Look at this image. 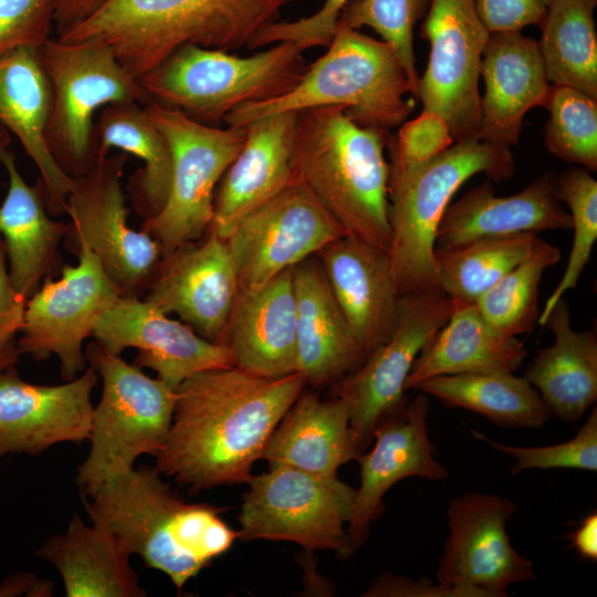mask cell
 Instances as JSON below:
<instances>
[{
    "label": "cell",
    "instance_id": "cell-32",
    "mask_svg": "<svg viewBox=\"0 0 597 597\" xmlns=\"http://www.w3.org/2000/svg\"><path fill=\"white\" fill-rule=\"evenodd\" d=\"M35 555L60 573L67 597H144L130 554L108 531L74 513L66 531L48 538Z\"/></svg>",
    "mask_w": 597,
    "mask_h": 597
},
{
    "label": "cell",
    "instance_id": "cell-9",
    "mask_svg": "<svg viewBox=\"0 0 597 597\" xmlns=\"http://www.w3.org/2000/svg\"><path fill=\"white\" fill-rule=\"evenodd\" d=\"M39 51L52 91L45 129L48 148L65 174L84 175L96 163V112L112 104L135 102L145 106L151 101L102 42L51 38Z\"/></svg>",
    "mask_w": 597,
    "mask_h": 597
},
{
    "label": "cell",
    "instance_id": "cell-29",
    "mask_svg": "<svg viewBox=\"0 0 597 597\" xmlns=\"http://www.w3.org/2000/svg\"><path fill=\"white\" fill-rule=\"evenodd\" d=\"M0 163L9 177L0 206V234L13 289L28 301L55 266L67 223L50 217L40 184L25 182L7 147L0 148Z\"/></svg>",
    "mask_w": 597,
    "mask_h": 597
},
{
    "label": "cell",
    "instance_id": "cell-25",
    "mask_svg": "<svg viewBox=\"0 0 597 597\" xmlns=\"http://www.w3.org/2000/svg\"><path fill=\"white\" fill-rule=\"evenodd\" d=\"M295 121L296 112H283L245 125L244 144L216 189L207 232L226 240L245 216L293 180Z\"/></svg>",
    "mask_w": 597,
    "mask_h": 597
},
{
    "label": "cell",
    "instance_id": "cell-14",
    "mask_svg": "<svg viewBox=\"0 0 597 597\" xmlns=\"http://www.w3.org/2000/svg\"><path fill=\"white\" fill-rule=\"evenodd\" d=\"M452 311V302L438 287L401 295L390 338L342 380L337 394L348 402L349 427L360 454L371 442L376 426L409 402L405 391L411 367Z\"/></svg>",
    "mask_w": 597,
    "mask_h": 597
},
{
    "label": "cell",
    "instance_id": "cell-42",
    "mask_svg": "<svg viewBox=\"0 0 597 597\" xmlns=\"http://www.w3.org/2000/svg\"><path fill=\"white\" fill-rule=\"evenodd\" d=\"M472 434L493 449L515 459L511 474L530 469H577L597 471V408L594 406L574 438L545 447H516L500 443L471 430Z\"/></svg>",
    "mask_w": 597,
    "mask_h": 597
},
{
    "label": "cell",
    "instance_id": "cell-6",
    "mask_svg": "<svg viewBox=\"0 0 597 597\" xmlns=\"http://www.w3.org/2000/svg\"><path fill=\"white\" fill-rule=\"evenodd\" d=\"M515 171L510 147L481 139L455 142L422 164H389L387 251L400 295L438 287L436 234L454 193L471 177L509 180Z\"/></svg>",
    "mask_w": 597,
    "mask_h": 597
},
{
    "label": "cell",
    "instance_id": "cell-38",
    "mask_svg": "<svg viewBox=\"0 0 597 597\" xmlns=\"http://www.w3.org/2000/svg\"><path fill=\"white\" fill-rule=\"evenodd\" d=\"M561 250L537 239L531 253L474 303L482 316L509 336L531 332L537 323L540 284L544 272L559 262Z\"/></svg>",
    "mask_w": 597,
    "mask_h": 597
},
{
    "label": "cell",
    "instance_id": "cell-27",
    "mask_svg": "<svg viewBox=\"0 0 597 597\" xmlns=\"http://www.w3.org/2000/svg\"><path fill=\"white\" fill-rule=\"evenodd\" d=\"M223 344L244 370L266 377L298 373L292 269L239 291Z\"/></svg>",
    "mask_w": 597,
    "mask_h": 597
},
{
    "label": "cell",
    "instance_id": "cell-34",
    "mask_svg": "<svg viewBox=\"0 0 597 597\" xmlns=\"http://www.w3.org/2000/svg\"><path fill=\"white\" fill-rule=\"evenodd\" d=\"M96 160L113 148L144 164L129 178L126 190L135 211L147 219L164 207L170 187L171 154L167 139L135 102L103 107L94 124Z\"/></svg>",
    "mask_w": 597,
    "mask_h": 597
},
{
    "label": "cell",
    "instance_id": "cell-20",
    "mask_svg": "<svg viewBox=\"0 0 597 597\" xmlns=\"http://www.w3.org/2000/svg\"><path fill=\"white\" fill-rule=\"evenodd\" d=\"M97 379L92 366L61 385L28 383L14 366L0 373V458L88 440Z\"/></svg>",
    "mask_w": 597,
    "mask_h": 597
},
{
    "label": "cell",
    "instance_id": "cell-1",
    "mask_svg": "<svg viewBox=\"0 0 597 597\" xmlns=\"http://www.w3.org/2000/svg\"><path fill=\"white\" fill-rule=\"evenodd\" d=\"M305 384L301 373L266 377L237 366L189 377L176 390L170 430L155 467L191 491L248 483Z\"/></svg>",
    "mask_w": 597,
    "mask_h": 597
},
{
    "label": "cell",
    "instance_id": "cell-11",
    "mask_svg": "<svg viewBox=\"0 0 597 597\" xmlns=\"http://www.w3.org/2000/svg\"><path fill=\"white\" fill-rule=\"evenodd\" d=\"M239 516V538L286 541L306 551L353 555L347 528L356 489L337 475L324 476L289 467L252 475Z\"/></svg>",
    "mask_w": 597,
    "mask_h": 597
},
{
    "label": "cell",
    "instance_id": "cell-4",
    "mask_svg": "<svg viewBox=\"0 0 597 597\" xmlns=\"http://www.w3.org/2000/svg\"><path fill=\"white\" fill-rule=\"evenodd\" d=\"M294 0H107L56 38L106 44L139 78L185 44L233 51L251 45Z\"/></svg>",
    "mask_w": 597,
    "mask_h": 597
},
{
    "label": "cell",
    "instance_id": "cell-40",
    "mask_svg": "<svg viewBox=\"0 0 597 597\" xmlns=\"http://www.w3.org/2000/svg\"><path fill=\"white\" fill-rule=\"evenodd\" d=\"M557 193L569 209L573 243L567 265L547 297L537 323L542 326L554 304L576 287L597 240V180L583 167L573 166L556 175Z\"/></svg>",
    "mask_w": 597,
    "mask_h": 597
},
{
    "label": "cell",
    "instance_id": "cell-19",
    "mask_svg": "<svg viewBox=\"0 0 597 597\" xmlns=\"http://www.w3.org/2000/svg\"><path fill=\"white\" fill-rule=\"evenodd\" d=\"M239 293L238 277L224 239L208 232L163 255L144 300L175 314L208 341L223 344Z\"/></svg>",
    "mask_w": 597,
    "mask_h": 597
},
{
    "label": "cell",
    "instance_id": "cell-28",
    "mask_svg": "<svg viewBox=\"0 0 597 597\" xmlns=\"http://www.w3.org/2000/svg\"><path fill=\"white\" fill-rule=\"evenodd\" d=\"M296 306L297 371L313 385L346 377L365 357L329 287L322 266L292 268Z\"/></svg>",
    "mask_w": 597,
    "mask_h": 597
},
{
    "label": "cell",
    "instance_id": "cell-52",
    "mask_svg": "<svg viewBox=\"0 0 597 597\" xmlns=\"http://www.w3.org/2000/svg\"><path fill=\"white\" fill-rule=\"evenodd\" d=\"M20 355L15 338L0 341V373L14 366L19 360Z\"/></svg>",
    "mask_w": 597,
    "mask_h": 597
},
{
    "label": "cell",
    "instance_id": "cell-15",
    "mask_svg": "<svg viewBox=\"0 0 597 597\" xmlns=\"http://www.w3.org/2000/svg\"><path fill=\"white\" fill-rule=\"evenodd\" d=\"M422 20L430 53L417 100L447 121L454 143L479 139L480 65L490 32L475 0H431Z\"/></svg>",
    "mask_w": 597,
    "mask_h": 597
},
{
    "label": "cell",
    "instance_id": "cell-53",
    "mask_svg": "<svg viewBox=\"0 0 597 597\" xmlns=\"http://www.w3.org/2000/svg\"><path fill=\"white\" fill-rule=\"evenodd\" d=\"M10 142V132L0 123V148L7 147Z\"/></svg>",
    "mask_w": 597,
    "mask_h": 597
},
{
    "label": "cell",
    "instance_id": "cell-13",
    "mask_svg": "<svg viewBox=\"0 0 597 597\" xmlns=\"http://www.w3.org/2000/svg\"><path fill=\"white\" fill-rule=\"evenodd\" d=\"M75 255L76 265H63L61 277L44 279L27 301L17 346L41 362L55 355L65 380L86 368L84 342L93 335L100 316L122 296L98 256L88 248Z\"/></svg>",
    "mask_w": 597,
    "mask_h": 597
},
{
    "label": "cell",
    "instance_id": "cell-47",
    "mask_svg": "<svg viewBox=\"0 0 597 597\" xmlns=\"http://www.w3.org/2000/svg\"><path fill=\"white\" fill-rule=\"evenodd\" d=\"M369 597H462L454 588L433 584L429 578L411 579L402 575L384 574L363 594Z\"/></svg>",
    "mask_w": 597,
    "mask_h": 597
},
{
    "label": "cell",
    "instance_id": "cell-24",
    "mask_svg": "<svg viewBox=\"0 0 597 597\" xmlns=\"http://www.w3.org/2000/svg\"><path fill=\"white\" fill-rule=\"evenodd\" d=\"M480 77L484 93L479 139L505 147L517 144L526 113L544 107L551 87L537 41L521 31L491 32Z\"/></svg>",
    "mask_w": 597,
    "mask_h": 597
},
{
    "label": "cell",
    "instance_id": "cell-7",
    "mask_svg": "<svg viewBox=\"0 0 597 597\" xmlns=\"http://www.w3.org/2000/svg\"><path fill=\"white\" fill-rule=\"evenodd\" d=\"M303 52L293 42L250 56L185 44L137 80L151 102L212 126L240 105L293 88L307 69Z\"/></svg>",
    "mask_w": 597,
    "mask_h": 597
},
{
    "label": "cell",
    "instance_id": "cell-36",
    "mask_svg": "<svg viewBox=\"0 0 597 597\" xmlns=\"http://www.w3.org/2000/svg\"><path fill=\"white\" fill-rule=\"evenodd\" d=\"M593 0H552L538 43L551 84L597 98V32Z\"/></svg>",
    "mask_w": 597,
    "mask_h": 597
},
{
    "label": "cell",
    "instance_id": "cell-39",
    "mask_svg": "<svg viewBox=\"0 0 597 597\" xmlns=\"http://www.w3.org/2000/svg\"><path fill=\"white\" fill-rule=\"evenodd\" d=\"M544 107L546 149L555 157L597 170V98L577 88L551 84Z\"/></svg>",
    "mask_w": 597,
    "mask_h": 597
},
{
    "label": "cell",
    "instance_id": "cell-31",
    "mask_svg": "<svg viewBox=\"0 0 597 597\" xmlns=\"http://www.w3.org/2000/svg\"><path fill=\"white\" fill-rule=\"evenodd\" d=\"M542 326L552 331L554 342L536 353L524 377L538 391L551 415L577 421L597 399L596 334L572 327L564 297L554 304Z\"/></svg>",
    "mask_w": 597,
    "mask_h": 597
},
{
    "label": "cell",
    "instance_id": "cell-37",
    "mask_svg": "<svg viewBox=\"0 0 597 597\" xmlns=\"http://www.w3.org/2000/svg\"><path fill=\"white\" fill-rule=\"evenodd\" d=\"M538 237L524 233L482 239L454 248H436L440 289L453 305L474 304L533 250Z\"/></svg>",
    "mask_w": 597,
    "mask_h": 597
},
{
    "label": "cell",
    "instance_id": "cell-44",
    "mask_svg": "<svg viewBox=\"0 0 597 597\" xmlns=\"http://www.w3.org/2000/svg\"><path fill=\"white\" fill-rule=\"evenodd\" d=\"M56 0H0V52L41 46L54 30Z\"/></svg>",
    "mask_w": 597,
    "mask_h": 597
},
{
    "label": "cell",
    "instance_id": "cell-5",
    "mask_svg": "<svg viewBox=\"0 0 597 597\" xmlns=\"http://www.w3.org/2000/svg\"><path fill=\"white\" fill-rule=\"evenodd\" d=\"M409 94L415 96L395 50L338 20L327 51L307 65L293 88L272 100L240 105L223 122L245 126L277 113L342 106L356 124L390 130L411 114Z\"/></svg>",
    "mask_w": 597,
    "mask_h": 597
},
{
    "label": "cell",
    "instance_id": "cell-22",
    "mask_svg": "<svg viewBox=\"0 0 597 597\" xmlns=\"http://www.w3.org/2000/svg\"><path fill=\"white\" fill-rule=\"evenodd\" d=\"M570 228V214L557 193L556 174L545 171L511 196H496L486 180L450 202L437 229L436 248Z\"/></svg>",
    "mask_w": 597,
    "mask_h": 597
},
{
    "label": "cell",
    "instance_id": "cell-45",
    "mask_svg": "<svg viewBox=\"0 0 597 597\" xmlns=\"http://www.w3.org/2000/svg\"><path fill=\"white\" fill-rule=\"evenodd\" d=\"M349 0H325L317 12L295 21L279 20L263 29L249 50L279 42H293L303 51L314 46H328L341 13Z\"/></svg>",
    "mask_w": 597,
    "mask_h": 597
},
{
    "label": "cell",
    "instance_id": "cell-21",
    "mask_svg": "<svg viewBox=\"0 0 597 597\" xmlns=\"http://www.w3.org/2000/svg\"><path fill=\"white\" fill-rule=\"evenodd\" d=\"M428 415V395L419 391L404 410L376 426L373 448L356 459L360 467V483L347 524L354 552L366 542L370 523L381 514L383 498L394 484L409 476L431 481L448 478V471L434 458Z\"/></svg>",
    "mask_w": 597,
    "mask_h": 597
},
{
    "label": "cell",
    "instance_id": "cell-8",
    "mask_svg": "<svg viewBox=\"0 0 597 597\" xmlns=\"http://www.w3.org/2000/svg\"><path fill=\"white\" fill-rule=\"evenodd\" d=\"M85 356L102 379L101 398L92 411L90 450L75 476L82 494L91 495L132 470L139 457L160 452L170 430L177 391L96 342L86 347Z\"/></svg>",
    "mask_w": 597,
    "mask_h": 597
},
{
    "label": "cell",
    "instance_id": "cell-54",
    "mask_svg": "<svg viewBox=\"0 0 597 597\" xmlns=\"http://www.w3.org/2000/svg\"><path fill=\"white\" fill-rule=\"evenodd\" d=\"M593 1L597 2V0H593Z\"/></svg>",
    "mask_w": 597,
    "mask_h": 597
},
{
    "label": "cell",
    "instance_id": "cell-12",
    "mask_svg": "<svg viewBox=\"0 0 597 597\" xmlns=\"http://www.w3.org/2000/svg\"><path fill=\"white\" fill-rule=\"evenodd\" d=\"M125 155L96 160L73 177L65 213L70 217L64 244L76 253L88 248L121 290L122 296L143 297L161 258L156 240L127 221L123 169Z\"/></svg>",
    "mask_w": 597,
    "mask_h": 597
},
{
    "label": "cell",
    "instance_id": "cell-10",
    "mask_svg": "<svg viewBox=\"0 0 597 597\" xmlns=\"http://www.w3.org/2000/svg\"><path fill=\"white\" fill-rule=\"evenodd\" d=\"M144 108L171 154L167 200L140 229L158 242L163 256L208 231L217 185L240 153L247 129L206 125L156 102Z\"/></svg>",
    "mask_w": 597,
    "mask_h": 597
},
{
    "label": "cell",
    "instance_id": "cell-41",
    "mask_svg": "<svg viewBox=\"0 0 597 597\" xmlns=\"http://www.w3.org/2000/svg\"><path fill=\"white\" fill-rule=\"evenodd\" d=\"M431 0H349L339 21L359 30L371 28L397 53L417 98L418 72L413 51V30L425 18Z\"/></svg>",
    "mask_w": 597,
    "mask_h": 597
},
{
    "label": "cell",
    "instance_id": "cell-50",
    "mask_svg": "<svg viewBox=\"0 0 597 597\" xmlns=\"http://www.w3.org/2000/svg\"><path fill=\"white\" fill-rule=\"evenodd\" d=\"M52 580L39 578L33 573H18L0 584V596L49 597L53 595Z\"/></svg>",
    "mask_w": 597,
    "mask_h": 597
},
{
    "label": "cell",
    "instance_id": "cell-49",
    "mask_svg": "<svg viewBox=\"0 0 597 597\" xmlns=\"http://www.w3.org/2000/svg\"><path fill=\"white\" fill-rule=\"evenodd\" d=\"M107 0H56L54 31L56 38L73 30L98 11Z\"/></svg>",
    "mask_w": 597,
    "mask_h": 597
},
{
    "label": "cell",
    "instance_id": "cell-46",
    "mask_svg": "<svg viewBox=\"0 0 597 597\" xmlns=\"http://www.w3.org/2000/svg\"><path fill=\"white\" fill-rule=\"evenodd\" d=\"M552 0H475L478 13L489 30L521 31L540 25Z\"/></svg>",
    "mask_w": 597,
    "mask_h": 597
},
{
    "label": "cell",
    "instance_id": "cell-30",
    "mask_svg": "<svg viewBox=\"0 0 597 597\" xmlns=\"http://www.w3.org/2000/svg\"><path fill=\"white\" fill-rule=\"evenodd\" d=\"M359 451L349 427L347 400H322L316 394H300L270 437L261 459L269 467H289L308 473L335 476Z\"/></svg>",
    "mask_w": 597,
    "mask_h": 597
},
{
    "label": "cell",
    "instance_id": "cell-16",
    "mask_svg": "<svg viewBox=\"0 0 597 597\" xmlns=\"http://www.w3.org/2000/svg\"><path fill=\"white\" fill-rule=\"evenodd\" d=\"M516 511L512 500L499 494L470 492L452 499L437 583L462 597H504L511 585L534 579L533 561L512 546L506 532Z\"/></svg>",
    "mask_w": 597,
    "mask_h": 597
},
{
    "label": "cell",
    "instance_id": "cell-26",
    "mask_svg": "<svg viewBox=\"0 0 597 597\" xmlns=\"http://www.w3.org/2000/svg\"><path fill=\"white\" fill-rule=\"evenodd\" d=\"M39 48L0 52V123L17 136L35 164L49 213L60 216L65 213L73 177L60 168L46 145L52 91Z\"/></svg>",
    "mask_w": 597,
    "mask_h": 597
},
{
    "label": "cell",
    "instance_id": "cell-51",
    "mask_svg": "<svg viewBox=\"0 0 597 597\" xmlns=\"http://www.w3.org/2000/svg\"><path fill=\"white\" fill-rule=\"evenodd\" d=\"M569 546L583 558L597 559V514L591 512L568 535Z\"/></svg>",
    "mask_w": 597,
    "mask_h": 597
},
{
    "label": "cell",
    "instance_id": "cell-48",
    "mask_svg": "<svg viewBox=\"0 0 597 597\" xmlns=\"http://www.w3.org/2000/svg\"><path fill=\"white\" fill-rule=\"evenodd\" d=\"M27 301L13 289L9 275L7 253L0 238V341L15 338L19 333Z\"/></svg>",
    "mask_w": 597,
    "mask_h": 597
},
{
    "label": "cell",
    "instance_id": "cell-3",
    "mask_svg": "<svg viewBox=\"0 0 597 597\" xmlns=\"http://www.w3.org/2000/svg\"><path fill=\"white\" fill-rule=\"evenodd\" d=\"M389 130L363 127L342 106L296 112L293 179L304 185L346 235L388 251Z\"/></svg>",
    "mask_w": 597,
    "mask_h": 597
},
{
    "label": "cell",
    "instance_id": "cell-35",
    "mask_svg": "<svg viewBox=\"0 0 597 597\" xmlns=\"http://www.w3.org/2000/svg\"><path fill=\"white\" fill-rule=\"evenodd\" d=\"M413 389L448 407L479 413L501 427L541 428L551 417L538 391L525 377L511 371L434 376Z\"/></svg>",
    "mask_w": 597,
    "mask_h": 597
},
{
    "label": "cell",
    "instance_id": "cell-33",
    "mask_svg": "<svg viewBox=\"0 0 597 597\" xmlns=\"http://www.w3.org/2000/svg\"><path fill=\"white\" fill-rule=\"evenodd\" d=\"M526 357L524 343L493 327L475 304L453 305L449 320L417 356L406 390L441 375L514 373Z\"/></svg>",
    "mask_w": 597,
    "mask_h": 597
},
{
    "label": "cell",
    "instance_id": "cell-2",
    "mask_svg": "<svg viewBox=\"0 0 597 597\" xmlns=\"http://www.w3.org/2000/svg\"><path fill=\"white\" fill-rule=\"evenodd\" d=\"M156 467L140 465L83 495L91 523L112 533L130 555L167 575L180 591L239 538L207 503H187Z\"/></svg>",
    "mask_w": 597,
    "mask_h": 597
},
{
    "label": "cell",
    "instance_id": "cell-18",
    "mask_svg": "<svg viewBox=\"0 0 597 597\" xmlns=\"http://www.w3.org/2000/svg\"><path fill=\"white\" fill-rule=\"evenodd\" d=\"M92 337L112 355L136 348L133 364L153 369L176 390L196 374L234 366L227 345L206 339L143 297L121 296L100 316Z\"/></svg>",
    "mask_w": 597,
    "mask_h": 597
},
{
    "label": "cell",
    "instance_id": "cell-23",
    "mask_svg": "<svg viewBox=\"0 0 597 597\" xmlns=\"http://www.w3.org/2000/svg\"><path fill=\"white\" fill-rule=\"evenodd\" d=\"M320 253L329 287L366 359L398 323L401 295L388 254L346 234Z\"/></svg>",
    "mask_w": 597,
    "mask_h": 597
},
{
    "label": "cell",
    "instance_id": "cell-43",
    "mask_svg": "<svg viewBox=\"0 0 597 597\" xmlns=\"http://www.w3.org/2000/svg\"><path fill=\"white\" fill-rule=\"evenodd\" d=\"M454 143L447 121L437 112L422 109L415 118L404 122L387 146L391 165L422 164L438 156Z\"/></svg>",
    "mask_w": 597,
    "mask_h": 597
},
{
    "label": "cell",
    "instance_id": "cell-17",
    "mask_svg": "<svg viewBox=\"0 0 597 597\" xmlns=\"http://www.w3.org/2000/svg\"><path fill=\"white\" fill-rule=\"evenodd\" d=\"M345 234L314 195L293 179L226 239L239 291L268 282Z\"/></svg>",
    "mask_w": 597,
    "mask_h": 597
}]
</instances>
